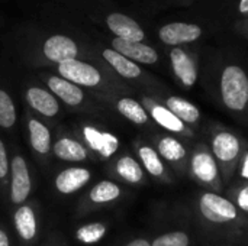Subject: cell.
<instances>
[{"label": "cell", "mask_w": 248, "mask_h": 246, "mask_svg": "<svg viewBox=\"0 0 248 246\" xmlns=\"http://www.w3.org/2000/svg\"><path fill=\"white\" fill-rule=\"evenodd\" d=\"M44 54L48 59L61 64L70 59H76L77 45L67 36L55 35L44 43Z\"/></svg>", "instance_id": "obj_9"}, {"label": "cell", "mask_w": 248, "mask_h": 246, "mask_svg": "<svg viewBox=\"0 0 248 246\" xmlns=\"http://www.w3.org/2000/svg\"><path fill=\"white\" fill-rule=\"evenodd\" d=\"M103 57L122 77L137 78L141 74V68L135 62H132L131 59H128L122 54L116 52L115 49H105L103 51Z\"/></svg>", "instance_id": "obj_16"}, {"label": "cell", "mask_w": 248, "mask_h": 246, "mask_svg": "<svg viewBox=\"0 0 248 246\" xmlns=\"http://www.w3.org/2000/svg\"><path fill=\"white\" fill-rule=\"evenodd\" d=\"M192 170H193V174L205 184L212 186L217 181L218 167H217V162L214 161L212 155L206 151V148L199 149L193 155Z\"/></svg>", "instance_id": "obj_11"}, {"label": "cell", "mask_w": 248, "mask_h": 246, "mask_svg": "<svg viewBox=\"0 0 248 246\" xmlns=\"http://www.w3.org/2000/svg\"><path fill=\"white\" fill-rule=\"evenodd\" d=\"M49 88L67 104L70 106H77L83 101V91L73 83L60 78V77H51L48 80Z\"/></svg>", "instance_id": "obj_14"}, {"label": "cell", "mask_w": 248, "mask_h": 246, "mask_svg": "<svg viewBox=\"0 0 248 246\" xmlns=\"http://www.w3.org/2000/svg\"><path fill=\"white\" fill-rule=\"evenodd\" d=\"M118 110L131 122L137 123V125H144L148 120V116L145 113V110L142 109V106L132 100V99H121L118 101Z\"/></svg>", "instance_id": "obj_21"}, {"label": "cell", "mask_w": 248, "mask_h": 246, "mask_svg": "<svg viewBox=\"0 0 248 246\" xmlns=\"http://www.w3.org/2000/svg\"><path fill=\"white\" fill-rule=\"evenodd\" d=\"M58 71L64 77V80L80 84V86L93 87L100 83V72L93 65H89L77 59L61 62L58 67Z\"/></svg>", "instance_id": "obj_4"}, {"label": "cell", "mask_w": 248, "mask_h": 246, "mask_svg": "<svg viewBox=\"0 0 248 246\" xmlns=\"http://www.w3.org/2000/svg\"><path fill=\"white\" fill-rule=\"evenodd\" d=\"M126 246H151V244L145 239H135V241L129 242Z\"/></svg>", "instance_id": "obj_31"}, {"label": "cell", "mask_w": 248, "mask_h": 246, "mask_svg": "<svg viewBox=\"0 0 248 246\" xmlns=\"http://www.w3.org/2000/svg\"><path fill=\"white\" fill-rule=\"evenodd\" d=\"M189 244H190V238L187 236V233L177 231L158 236L151 244V246H189Z\"/></svg>", "instance_id": "obj_28"}, {"label": "cell", "mask_w": 248, "mask_h": 246, "mask_svg": "<svg viewBox=\"0 0 248 246\" xmlns=\"http://www.w3.org/2000/svg\"><path fill=\"white\" fill-rule=\"evenodd\" d=\"M202 35V29L193 23H169L160 29V38L167 45H180L196 41Z\"/></svg>", "instance_id": "obj_6"}, {"label": "cell", "mask_w": 248, "mask_h": 246, "mask_svg": "<svg viewBox=\"0 0 248 246\" xmlns=\"http://www.w3.org/2000/svg\"><path fill=\"white\" fill-rule=\"evenodd\" d=\"M167 109L174 113L183 123H196L201 119V112L199 109L192 104L190 101L177 97V96H171L167 99Z\"/></svg>", "instance_id": "obj_15"}, {"label": "cell", "mask_w": 248, "mask_h": 246, "mask_svg": "<svg viewBox=\"0 0 248 246\" xmlns=\"http://www.w3.org/2000/svg\"><path fill=\"white\" fill-rule=\"evenodd\" d=\"M158 152L170 162H180L186 157L185 146L174 138H163L158 142Z\"/></svg>", "instance_id": "obj_22"}, {"label": "cell", "mask_w": 248, "mask_h": 246, "mask_svg": "<svg viewBox=\"0 0 248 246\" xmlns=\"http://www.w3.org/2000/svg\"><path fill=\"white\" fill-rule=\"evenodd\" d=\"M170 57H171V64H173V70L176 75L180 78V81L186 87H192L198 78V71L192 58L180 48H174Z\"/></svg>", "instance_id": "obj_10"}, {"label": "cell", "mask_w": 248, "mask_h": 246, "mask_svg": "<svg viewBox=\"0 0 248 246\" xmlns=\"http://www.w3.org/2000/svg\"><path fill=\"white\" fill-rule=\"evenodd\" d=\"M0 246H9V238L3 231H0Z\"/></svg>", "instance_id": "obj_32"}, {"label": "cell", "mask_w": 248, "mask_h": 246, "mask_svg": "<svg viewBox=\"0 0 248 246\" xmlns=\"http://www.w3.org/2000/svg\"><path fill=\"white\" fill-rule=\"evenodd\" d=\"M212 154L221 165L225 178H230V174L232 173L235 162L241 154V142L234 133L219 130L212 138Z\"/></svg>", "instance_id": "obj_3"}, {"label": "cell", "mask_w": 248, "mask_h": 246, "mask_svg": "<svg viewBox=\"0 0 248 246\" xmlns=\"http://www.w3.org/2000/svg\"><path fill=\"white\" fill-rule=\"evenodd\" d=\"M199 210L201 215L214 225H230L240 219V213L237 206L212 191H206L199 199Z\"/></svg>", "instance_id": "obj_2"}, {"label": "cell", "mask_w": 248, "mask_h": 246, "mask_svg": "<svg viewBox=\"0 0 248 246\" xmlns=\"http://www.w3.org/2000/svg\"><path fill=\"white\" fill-rule=\"evenodd\" d=\"M116 170L119 173V175L122 178H125L129 183H140L142 180V170L140 167V164L131 158V157H124L118 161Z\"/></svg>", "instance_id": "obj_23"}, {"label": "cell", "mask_w": 248, "mask_h": 246, "mask_svg": "<svg viewBox=\"0 0 248 246\" xmlns=\"http://www.w3.org/2000/svg\"><path fill=\"white\" fill-rule=\"evenodd\" d=\"M151 113H153L154 120L158 125H161L163 128H166V129H169L171 132H176V133H183L186 130L185 123L174 113H171L167 107L153 106L151 107Z\"/></svg>", "instance_id": "obj_20"}, {"label": "cell", "mask_w": 248, "mask_h": 246, "mask_svg": "<svg viewBox=\"0 0 248 246\" xmlns=\"http://www.w3.org/2000/svg\"><path fill=\"white\" fill-rule=\"evenodd\" d=\"M221 97L234 112H243L248 104V77L238 65H228L221 75Z\"/></svg>", "instance_id": "obj_1"}, {"label": "cell", "mask_w": 248, "mask_h": 246, "mask_svg": "<svg viewBox=\"0 0 248 246\" xmlns=\"http://www.w3.org/2000/svg\"><path fill=\"white\" fill-rule=\"evenodd\" d=\"M108 26L109 29L116 35V38L132 41V42H141L144 39V30L140 28V25L122 13H112L108 16Z\"/></svg>", "instance_id": "obj_8"}, {"label": "cell", "mask_w": 248, "mask_h": 246, "mask_svg": "<svg viewBox=\"0 0 248 246\" xmlns=\"http://www.w3.org/2000/svg\"><path fill=\"white\" fill-rule=\"evenodd\" d=\"M16 122V112L12 99L3 90H0V126L12 128Z\"/></svg>", "instance_id": "obj_26"}, {"label": "cell", "mask_w": 248, "mask_h": 246, "mask_svg": "<svg viewBox=\"0 0 248 246\" xmlns=\"http://www.w3.org/2000/svg\"><path fill=\"white\" fill-rule=\"evenodd\" d=\"M238 9H240L241 13H248V0H241Z\"/></svg>", "instance_id": "obj_33"}, {"label": "cell", "mask_w": 248, "mask_h": 246, "mask_svg": "<svg viewBox=\"0 0 248 246\" xmlns=\"http://www.w3.org/2000/svg\"><path fill=\"white\" fill-rule=\"evenodd\" d=\"M106 232V228L102 223H92L87 226H83L81 229H78L77 232V238L84 242V244H93L97 242L103 238Z\"/></svg>", "instance_id": "obj_27"}, {"label": "cell", "mask_w": 248, "mask_h": 246, "mask_svg": "<svg viewBox=\"0 0 248 246\" xmlns=\"http://www.w3.org/2000/svg\"><path fill=\"white\" fill-rule=\"evenodd\" d=\"M112 45L116 52L122 54L128 59H134L142 64H154L158 59V54L155 52V49L141 42H132L121 38H115L112 41Z\"/></svg>", "instance_id": "obj_7"}, {"label": "cell", "mask_w": 248, "mask_h": 246, "mask_svg": "<svg viewBox=\"0 0 248 246\" xmlns=\"http://www.w3.org/2000/svg\"><path fill=\"white\" fill-rule=\"evenodd\" d=\"M90 180V173L86 168H68L58 174L55 186L60 193L71 194L80 190Z\"/></svg>", "instance_id": "obj_12"}, {"label": "cell", "mask_w": 248, "mask_h": 246, "mask_svg": "<svg viewBox=\"0 0 248 246\" xmlns=\"http://www.w3.org/2000/svg\"><path fill=\"white\" fill-rule=\"evenodd\" d=\"M29 136L32 148L39 154H46L49 151L51 135L46 126H44L39 120H29Z\"/></svg>", "instance_id": "obj_19"}, {"label": "cell", "mask_w": 248, "mask_h": 246, "mask_svg": "<svg viewBox=\"0 0 248 246\" xmlns=\"http://www.w3.org/2000/svg\"><path fill=\"white\" fill-rule=\"evenodd\" d=\"M54 152L58 158L64 161H83L87 157L86 149L81 144L67 138L60 139L54 145Z\"/></svg>", "instance_id": "obj_18"}, {"label": "cell", "mask_w": 248, "mask_h": 246, "mask_svg": "<svg viewBox=\"0 0 248 246\" xmlns=\"http://www.w3.org/2000/svg\"><path fill=\"white\" fill-rule=\"evenodd\" d=\"M116 148H118V139L109 133H103V142L99 152L105 157H110L116 151Z\"/></svg>", "instance_id": "obj_29"}, {"label": "cell", "mask_w": 248, "mask_h": 246, "mask_svg": "<svg viewBox=\"0 0 248 246\" xmlns=\"http://www.w3.org/2000/svg\"><path fill=\"white\" fill-rule=\"evenodd\" d=\"M121 194L119 187L110 181H102L90 191V199L94 203H108L118 199Z\"/></svg>", "instance_id": "obj_24"}, {"label": "cell", "mask_w": 248, "mask_h": 246, "mask_svg": "<svg viewBox=\"0 0 248 246\" xmlns=\"http://www.w3.org/2000/svg\"><path fill=\"white\" fill-rule=\"evenodd\" d=\"M138 154H140V157H141V161H142L145 170H147L151 175L160 177V175L164 174V165H163V162H161V159H160V157H158V152H155V151H154L153 148H150V146H142V148L140 149Z\"/></svg>", "instance_id": "obj_25"}, {"label": "cell", "mask_w": 248, "mask_h": 246, "mask_svg": "<svg viewBox=\"0 0 248 246\" xmlns=\"http://www.w3.org/2000/svg\"><path fill=\"white\" fill-rule=\"evenodd\" d=\"M15 226L22 239H25V241L33 239V236L36 233V220H35V215L31 207L23 206L16 210Z\"/></svg>", "instance_id": "obj_17"}, {"label": "cell", "mask_w": 248, "mask_h": 246, "mask_svg": "<svg viewBox=\"0 0 248 246\" xmlns=\"http://www.w3.org/2000/svg\"><path fill=\"white\" fill-rule=\"evenodd\" d=\"M12 188L10 199L15 204L23 203L31 193V177L26 162L22 157H15L12 161Z\"/></svg>", "instance_id": "obj_5"}, {"label": "cell", "mask_w": 248, "mask_h": 246, "mask_svg": "<svg viewBox=\"0 0 248 246\" xmlns=\"http://www.w3.org/2000/svg\"><path fill=\"white\" fill-rule=\"evenodd\" d=\"M9 171V162H7V154L4 149L3 142L0 141V178H3Z\"/></svg>", "instance_id": "obj_30"}, {"label": "cell", "mask_w": 248, "mask_h": 246, "mask_svg": "<svg viewBox=\"0 0 248 246\" xmlns=\"http://www.w3.org/2000/svg\"><path fill=\"white\" fill-rule=\"evenodd\" d=\"M26 99H28L29 104L35 110L42 113L44 116H55L60 110V106H58V101L55 100V97L42 88H38V87L29 88L26 93Z\"/></svg>", "instance_id": "obj_13"}]
</instances>
